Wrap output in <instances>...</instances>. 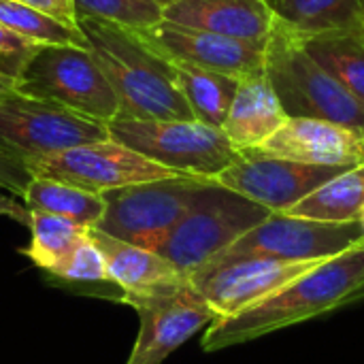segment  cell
I'll use <instances>...</instances> for the list:
<instances>
[{
	"instance_id": "15",
	"label": "cell",
	"mask_w": 364,
	"mask_h": 364,
	"mask_svg": "<svg viewBox=\"0 0 364 364\" xmlns=\"http://www.w3.org/2000/svg\"><path fill=\"white\" fill-rule=\"evenodd\" d=\"M364 134L326 119L288 117V122L269 136L260 154L320 166H356L363 162Z\"/></svg>"
},
{
	"instance_id": "6",
	"label": "cell",
	"mask_w": 364,
	"mask_h": 364,
	"mask_svg": "<svg viewBox=\"0 0 364 364\" xmlns=\"http://www.w3.org/2000/svg\"><path fill=\"white\" fill-rule=\"evenodd\" d=\"M213 179L177 175L105 192V213L94 226L119 241L158 252Z\"/></svg>"
},
{
	"instance_id": "16",
	"label": "cell",
	"mask_w": 364,
	"mask_h": 364,
	"mask_svg": "<svg viewBox=\"0 0 364 364\" xmlns=\"http://www.w3.org/2000/svg\"><path fill=\"white\" fill-rule=\"evenodd\" d=\"M164 19L243 41H267L275 23L267 0H177L164 9Z\"/></svg>"
},
{
	"instance_id": "20",
	"label": "cell",
	"mask_w": 364,
	"mask_h": 364,
	"mask_svg": "<svg viewBox=\"0 0 364 364\" xmlns=\"http://www.w3.org/2000/svg\"><path fill=\"white\" fill-rule=\"evenodd\" d=\"M277 21L299 36L364 30V0H267Z\"/></svg>"
},
{
	"instance_id": "33",
	"label": "cell",
	"mask_w": 364,
	"mask_h": 364,
	"mask_svg": "<svg viewBox=\"0 0 364 364\" xmlns=\"http://www.w3.org/2000/svg\"><path fill=\"white\" fill-rule=\"evenodd\" d=\"M173 2H177V0H158V4L162 6V9H166L168 4H173Z\"/></svg>"
},
{
	"instance_id": "12",
	"label": "cell",
	"mask_w": 364,
	"mask_h": 364,
	"mask_svg": "<svg viewBox=\"0 0 364 364\" xmlns=\"http://www.w3.org/2000/svg\"><path fill=\"white\" fill-rule=\"evenodd\" d=\"M348 168L350 166L303 164L267 156L258 149H241L239 160L222 171L215 181L273 213H284Z\"/></svg>"
},
{
	"instance_id": "17",
	"label": "cell",
	"mask_w": 364,
	"mask_h": 364,
	"mask_svg": "<svg viewBox=\"0 0 364 364\" xmlns=\"http://www.w3.org/2000/svg\"><path fill=\"white\" fill-rule=\"evenodd\" d=\"M92 237L107 258L109 284L122 290V303L188 279L158 252L119 241L115 237L100 232L98 228H92Z\"/></svg>"
},
{
	"instance_id": "35",
	"label": "cell",
	"mask_w": 364,
	"mask_h": 364,
	"mask_svg": "<svg viewBox=\"0 0 364 364\" xmlns=\"http://www.w3.org/2000/svg\"><path fill=\"white\" fill-rule=\"evenodd\" d=\"M363 162H364V147H363Z\"/></svg>"
},
{
	"instance_id": "24",
	"label": "cell",
	"mask_w": 364,
	"mask_h": 364,
	"mask_svg": "<svg viewBox=\"0 0 364 364\" xmlns=\"http://www.w3.org/2000/svg\"><path fill=\"white\" fill-rule=\"evenodd\" d=\"M299 38L309 55L364 102V30Z\"/></svg>"
},
{
	"instance_id": "29",
	"label": "cell",
	"mask_w": 364,
	"mask_h": 364,
	"mask_svg": "<svg viewBox=\"0 0 364 364\" xmlns=\"http://www.w3.org/2000/svg\"><path fill=\"white\" fill-rule=\"evenodd\" d=\"M30 181H32V173L26 160L0 147V188L23 198Z\"/></svg>"
},
{
	"instance_id": "8",
	"label": "cell",
	"mask_w": 364,
	"mask_h": 364,
	"mask_svg": "<svg viewBox=\"0 0 364 364\" xmlns=\"http://www.w3.org/2000/svg\"><path fill=\"white\" fill-rule=\"evenodd\" d=\"M109 136L107 124L55 102L21 94L15 87L0 94V147L26 162Z\"/></svg>"
},
{
	"instance_id": "31",
	"label": "cell",
	"mask_w": 364,
	"mask_h": 364,
	"mask_svg": "<svg viewBox=\"0 0 364 364\" xmlns=\"http://www.w3.org/2000/svg\"><path fill=\"white\" fill-rule=\"evenodd\" d=\"M352 303H364V284L358 288V290H356V292H354V294H352L350 305H352Z\"/></svg>"
},
{
	"instance_id": "7",
	"label": "cell",
	"mask_w": 364,
	"mask_h": 364,
	"mask_svg": "<svg viewBox=\"0 0 364 364\" xmlns=\"http://www.w3.org/2000/svg\"><path fill=\"white\" fill-rule=\"evenodd\" d=\"M15 90L102 124L119 115V100L87 47L43 45Z\"/></svg>"
},
{
	"instance_id": "9",
	"label": "cell",
	"mask_w": 364,
	"mask_h": 364,
	"mask_svg": "<svg viewBox=\"0 0 364 364\" xmlns=\"http://www.w3.org/2000/svg\"><path fill=\"white\" fill-rule=\"evenodd\" d=\"M360 243H364V235L358 222L337 224L288 213H271L205 267L228 264L243 258L326 260Z\"/></svg>"
},
{
	"instance_id": "4",
	"label": "cell",
	"mask_w": 364,
	"mask_h": 364,
	"mask_svg": "<svg viewBox=\"0 0 364 364\" xmlns=\"http://www.w3.org/2000/svg\"><path fill=\"white\" fill-rule=\"evenodd\" d=\"M273 211L224 188L215 179L171 230L158 254L188 279L226 252Z\"/></svg>"
},
{
	"instance_id": "19",
	"label": "cell",
	"mask_w": 364,
	"mask_h": 364,
	"mask_svg": "<svg viewBox=\"0 0 364 364\" xmlns=\"http://www.w3.org/2000/svg\"><path fill=\"white\" fill-rule=\"evenodd\" d=\"M0 213L11 215L13 220L26 224L30 228V243L21 250L23 256L32 260L38 269H45L47 273L75 247V243L87 235V226H81L68 218L28 209L26 205L19 207L9 198L0 196Z\"/></svg>"
},
{
	"instance_id": "21",
	"label": "cell",
	"mask_w": 364,
	"mask_h": 364,
	"mask_svg": "<svg viewBox=\"0 0 364 364\" xmlns=\"http://www.w3.org/2000/svg\"><path fill=\"white\" fill-rule=\"evenodd\" d=\"M168 64L173 68L175 83L181 96L194 113V119L213 128H222L228 109L235 100L239 79L207 68H198L179 60H168Z\"/></svg>"
},
{
	"instance_id": "3",
	"label": "cell",
	"mask_w": 364,
	"mask_h": 364,
	"mask_svg": "<svg viewBox=\"0 0 364 364\" xmlns=\"http://www.w3.org/2000/svg\"><path fill=\"white\" fill-rule=\"evenodd\" d=\"M264 75L288 117H314L364 134V102L303 47L296 32L275 19L267 38Z\"/></svg>"
},
{
	"instance_id": "30",
	"label": "cell",
	"mask_w": 364,
	"mask_h": 364,
	"mask_svg": "<svg viewBox=\"0 0 364 364\" xmlns=\"http://www.w3.org/2000/svg\"><path fill=\"white\" fill-rule=\"evenodd\" d=\"M30 6H36L45 13H49L51 17L68 23V26H77V13H75V2L73 0H17Z\"/></svg>"
},
{
	"instance_id": "32",
	"label": "cell",
	"mask_w": 364,
	"mask_h": 364,
	"mask_svg": "<svg viewBox=\"0 0 364 364\" xmlns=\"http://www.w3.org/2000/svg\"><path fill=\"white\" fill-rule=\"evenodd\" d=\"M15 87V83H11L9 79H4V77H0V94H4V92H9V90H13Z\"/></svg>"
},
{
	"instance_id": "5",
	"label": "cell",
	"mask_w": 364,
	"mask_h": 364,
	"mask_svg": "<svg viewBox=\"0 0 364 364\" xmlns=\"http://www.w3.org/2000/svg\"><path fill=\"white\" fill-rule=\"evenodd\" d=\"M107 126L115 141L179 175L215 179L241 156L222 128L198 119L115 117Z\"/></svg>"
},
{
	"instance_id": "11",
	"label": "cell",
	"mask_w": 364,
	"mask_h": 364,
	"mask_svg": "<svg viewBox=\"0 0 364 364\" xmlns=\"http://www.w3.org/2000/svg\"><path fill=\"white\" fill-rule=\"evenodd\" d=\"M139 314V335L126 364H162L198 331L218 320L190 279L158 292L128 299Z\"/></svg>"
},
{
	"instance_id": "2",
	"label": "cell",
	"mask_w": 364,
	"mask_h": 364,
	"mask_svg": "<svg viewBox=\"0 0 364 364\" xmlns=\"http://www.w3.org/2000/svg\"><path fill=\"white\" fill-rule=\"evenodd\" d=\"M77 28L119 100L117 117L194 119L168 60L136 32L87 17L77 19Z\"/></svg>"
},
{
	"instance_id": "25",
	"label": "cell",
	"mask_w": 364,
	"mask_h": 364,
	"mask_svg": "<svg viewBox=\"0 0 364 364\" xmlns=\"http://www.w3.org/2000/svg\"><path fill=\"white\" fill-rule=\"evenodd\" d=\"M0 23L38 45L87 47L85 36L77 26H68L49 13L17 0H0Z\"/></svg>"
},
{
	"instance_id": "28",
	"label": "cell",
	"mask_w": 364,
	"mask_h": 364,
	"mask_svg": "<svg viewBox=\"0 0 364 364\" xmlns=\"http://www.w3.org/2000/svg\"><path fill=\"white\" fill-rule=\"evenodd\" d=\"M43 45L4 28L0 23V77L17 83Z\"/></svg>"
},
{
	"instance_id": "27",
	"label": "cell",
	"mask_w": 364,
	"mask_h": 364,
	"mask_svg": "<svg viewBox=\"0 0 364 364\" xmlns=\"http://www.w3.org/2000/svg\"><path fill=\"white\" fill-rule=\"evenodd\" d=\"M51 275L66 282H85V284H105L107 275V258L98 243L92 237V228L83 235L75 247L49 271Z\"/></svg>"
},
{
	"instance_id": "34",
	"label": "cell",
	"mask_w": 364,
	"mask_h": 364,
	"mask_svg": "<svg viewBox=\"0 0 364 364\" xmlns=\"http://www.w3.org/2000/svg\"><path fill=\"white\" fill-rule=\"evenodd\" d=\"M358 224H360V228H363V235H364V207H363V211H360V215H358Z\"/></svg>"
},
{
	"instance_id": "23",
	"label": "cell",
	"mask_w": 364,
	"mask_h": 364,
	"mask_svg": "<svg viewBox=\"0 0 364 364\" xmlns=\"http://www.w3.org/2000/svg\"><path fill=\"white\" fill-rule=\"evenodd\" d=\"M23 205L28 209L68 218L87 228H94L100 222L107 207L102 194H94L73 183L38 175H32V181L28 183Z\"/></svg>"
},
{
	"instance_id": "13",
	"label": "cell",
	"mask_w": 364,
	"mask_h": 364,
	"mask_svg": "<svg viewBox=\"0 0 364 364\" xmlns=\"http://www.w3.org/2000/svg\"><path fill=\"white\" fill-rule=\"evenodd\" d=\"M322 260L243 258L196 271L190 284L200 292L218 318L235 316L305 275Z\"/></svg>"
},
{
	"instance_id": "18",
	"label": "cell",
	"mask_w": 364,
	"mask_h": 364,
	"mask_svg": "<svg viewBox=\"0 0 364 364\" xmlns=\"http://www.w3.org/2000/svg\"><path fill=\"white\" fill-rule=\"evenodd\" d=\"M286 122L288 115L273 85L262 73L239 81L222 130L237 149H252L260 147Z\"/></svg>"
},
{
	"instance_id": "10",
	"label": "cell",
	"mask_w": 364,
	"mask_h": 364,
	"mask_svg": "<svg viewBox=\"0 0 364 364\" xmlns=\"http://www.w3.org/2000/svg\"><path fill=\"white\" fill-rule=\"evenodd\" d=\"M26 164L32 175L66 181L94 194L179 175L113 136L32 158Z\"/></svg>"
},
{
	"instance_id": "22",
	"label": "cell",
	"mask_w": 364,
	"mask_h": 364,
	"mask_svg": "<svg viewBox=\"0 0 364 364\" xmlns=\"http://www.w3.org/2000/svg\"><path fill=\"white\" fill-rule=\"evenodd\" d=\"M364 207V162L350 166L290 207L288 215L318 222H358Z\"/></svg>"
},
{
	"instance_id": "14",
	"label": "cell",
	"mask_w": 364,
	"mask_h": 364,
	"mask_svg": "<svg viewBox=\"0 0 364 364\" xmlns=\"http://www.w3.org/2000/svg\"><path fill=\"white\" fill-rule=\"evenodd\" d=\"M156 53L198 68L245 79L264 73L267 41H243L162 19L154 28L136 32Z\"/></svg>"
},
{
	"instance_id": "26",
	"label": "cell",
	"mask_w": 364,
	"mask_h": 364,
	"mask_svg": "<svg viewBox=\"0 0 364 364\" xmlns=\"http://www.w3.org/2000/svg\"><path fill=\"white\" fill-rule=\"evenodd\" d=\"M77 19H100L119 28L141 32L164 19L158 0H73Z\"/></svg>"
},
{
	"instance_id": "1",
	"label": "cell",
	"mask_w": 364,
	"mask_h": 364,
	"mask_svg": "<svg viewBox=\"0 0 364 364\" xmlns=\"http://www.w3.org/2000/svg\"><path fill=\"white\" fill-rule=\"evenodd\" d=\"M363 284L364 243H360L322 260L252 307L211 322L203 335V350L220 352L341 309L350 305L352 294Z\"/></svg>"
}]
</instances>
